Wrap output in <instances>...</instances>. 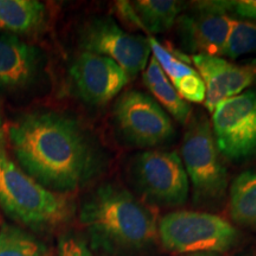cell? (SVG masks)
I'll return each instance as SVG.
<instances>
[{"mask_svg":"<svg viewBox=\"0 0 256 256\" xmlns=\"http://www.w3.org/2000/svg\"><path fill=\"white\" fill-rule=\"evenodd\" d=\"M8 138L19 168L55 194L80 190L107 166L92 133L78 119L58 112L23 115L10 126Z\"/></svg>","mask_w":256,"mask_h":256,"instance_id":"cell-1","label":"cell"},{"mask_svg":"<svg viewBox=\"0 0 256 256\" xmlns=\"http://www.w3.org/2000/svg\"><path fill=\"white\" fill-rule=\"evenodd\" d=\"M80 220L94 244L110 250H139L154 241L156 216L118 185L98 188L82 206Z\"/></svg>","mask_w":256,"mask_h":256,"instance_id":"cell-2","label":"cell"},{"mask_svg":"<svg viewBox=\"0 0 256 256\" xmlns=\"http://www.w3.org/2000/svg\"><path fill=\"white\" fill-rule=\"evenodd\" d=\"M0 206L10 217L34 230H49L72 214L70 200L40 186L0 146Z\"/></svg>","mask_w":256,"mask_h":256,"instance_id":"cell-3","label":"cell"},{"mask_svg":"<svg viewBox=\"0 0 256 256\" xmlns=\"http://www.w3.org/2000/svg\"><path fill=\"white\" fill-rule=\"evenodd\" d=\"M162 247L174 254H218L229 250L238 232L222 217L198 211H176L160 220Z\"/></svg>","mask_w":256,"mask_h":256,"instance_id":"cell-4","label":"cell"},{"mask_svg":"<svg viewBox=\"0 0 256 256\" xmlns=\"http://www.w3.org/2000/svg\"><path fill=\"white\" fill-rule=\"evenodd\" d=\"M182 156L196 200H216L226 194L228 172L220 162L210 120L203 113L188 121Z\"/></svg>","mask_w":256,"mask_h":256,"instance_id":"cell-5","label":"cell"},{"mask_svg":"<svg viewBox=\"0 0 256 256\" xmlns=\"http://www.w3.org/2000/svg\"><path fill=\"white\" fill-rule=\"evenodd\" d=\"M130 176L138 190L156 203L178 206L188 200L190 182L177 152L139 153L130 164Z\"/></svg>","mask_w":256,"mask_h":256,"instance_id":"cell-6","label":"cell"},{"mask_svg":"<svg viewBox=\"0 0 256 256\" xmlns=\"http://www.w3.org/2000/svg\"><path fill=\"white\" fill-rule=\"evenodd\" d=\"M114 121L124 139L138 147L164 145L176 136L166 110L148 95L138 90L126 92L118 98Z\"/></svg>","mask_w":256,"mask_h":256,"instance_id":"cell-7","label":"cell"},{"mask_svg":"<svg viewBox=\"0 0 256 256\" xmlns=\"http://www.w3.org/2000/svg\"><path fill=\"white\" fill-rule=\"evenodd\" d=\"M214 138L224 158L243 162L256 156V90L224 101L214 110Z\"/></svg>","mask_w":256,"mask_h":256,"instance_id":"cell-8","label":"cell"},{"mask_svg":"<svg viewBox=\"0 0 256 256\" xmlns=\"http://www.w3.org/2000/svg\"><path fill=\"white\" fill-rule=\"evenodd\" d=\"M80 43L86 52L114 60L130 78L144 72L151 58L148 40L128 34L110 17L89 22L81 31Z\"/></svg>","mask_w":256,"mask_h":256,"instance_id":"cell-9","label":"cell"},{"mask_svg":"<svg viewBox=\"0 0 256 256\" xmlns=\"http://www.w3.org/2000/svg\"><path fill=\"white\" fill-rule=\"evenodd\" d=\"M229 14L228 2H194L176 24L182 46L194 55L220 57L234 22Z\"/></svg>","mask_w":256,"mask_h":256,"instance_id":"cell-10","label":"cell"},{"mask_svg":"<svg viewBox=\"0 0 256 256\" xmlns=\"http://www.w3.org/2000/svg\"><path fill=\"white\" fill-rule=\"evenodd\" d=\"M76 92L86 104L104 106L126 87L130 78L107 57L83 51L70 68Z\"/></svg>","mask_w":256,"mask_h":256,"instance_id":"cell-11","label":"cell"},{"mask_svg":"<svg viewBox=\"0 0 256 256\" xmlns=\"http://www.w3.org/2000/svg\"><path fill=\"white\" fill-rule=\"evenodd\" d=\"M191 63L206 87V108L210 114L224 101L241 95L255 81L249 66H238L220 56L194 55Z\"/></svg>","mask_w":256,"mask_h":256,"instance_id":"cell-12","label":"cell"},{"mask_svg":"<svg viewBox=\"0 0 256 256\" xmlns=\"http://www.w3.org/2000/svg\"><path fill=\"white\" fill-rule=\"evenodd\" d=\"M43 64L38 48L14 34H0V92L31 87L40 78Z\"/></svg>","mask_w":256,"mask_h":256,"instance_id":"cell-13","label":"cell"},{"mask_svg":"<svg viewBox=\"0 0 256 256\" xmlns=\"http://www.w3.org/2000/svg\"><path fill=\"white\" fill-rule=\"evenodd\" d=\"M147 40L153 57L158 60L159 66L182 98L188 104H204L206 87L200 74L191 66V62H185L177 54H172L156 38L148 37Z\"/></svg>","mask_w":256,"mask_h":256,"instance_id":"cell-14","label":"cell"},{"mask_svg":"<svg viewBox=\"0 0 256 256\" xmlns=\"http://www.w3.org/2000/svg\"><path fill=\"white\" fill-rule=\"evenodd\" d=\"M46 18V6L37 0H0V30L10 34H36Z\"/></svg>","mask_w":256,"mask_h":256,"instance_id":"cell-15","label":"cell"},{"mask_svg":"<svg viewBox=\"0 0 256 256\" xmlns=\"http://www.w3.org/2000/svg\"><path fill=\"white\" fill-rule=\"evenodd\" d=\"M144 82L151 94L158 100L178 122L188 124L191 119L192 108L182 96L178 94L172 83L170 82L164 70L159 66L158 60L151 57L144 72Z\"/></svg>","mask_w":256,"mask_h":256,"instance_id":"cell-16","label":"cell"},{"mask_svg":"<svg viewBox=\"0 0 256 256\" xmlns=\"http://www.w3.org/2000/svg\"><path fill=\"white\" fill-rule=\"evenodd\" d=\"M147 34H158L171 30L186 6L176 0H138L132 2Z\"/></svg>","mask_w":256,"mask_h":256,"instance_id":"cell-17","label":"cell"},{"mask_svg":"<svg viewBox=\"0 0 256 256\" xmlns=\"http://www.w3.org/2000/svg\"><path fill=\"white\" fill-rule=\"evenodd\" d=\"M230 216L240 226L256 229V171L243 172L232 182Z\"/></svg>","mask_w":256,"mask_h":256,"instance_id":"cell-18","label":"cell"},{"mask_svg":"<svg viewBox=\"0 0 256 256\" xmlns=\"http://www.w3.org/2000/svg\"><path fill=\"white\" fill-rule=\"evenodd\" d=\"M46 248L36 238L14 226L0 230V256H44Z\"/></svg>","mask_w":256,"mask_h":256,"instance_id":"cell-19","label":"cell"},{"mask_svg":"<svg viewBox=\"0 0 256 256\" xmlns=\"http://www.w3.org/2000/svg\"><path fill=\"white\" fill-rule=\"evenodd\" d=\"M256 54V23L234 19L226 46L220 56L236 60Z\"/></svg>","mask_w":256,"mask_h":256,"instance_id":"cell-20","label":"cell"},{"mask_svg":"<svg viewBox=\"0 0 256 256\" xmlns=\"http://www.w3.org/2000/svg\"><path fill=\"white\" fill-rule=\"evenodd\" d=\"M56 256H92L87 243L82 240L64 238L60 241L58 252Z\"/></svg>","mask_w":256,"mask_h":256,"instance_id":"cell-21","label":"cell"},{"mask_svg":"<svg viewBox=\"0 0 256 256\" xmlns=\"http://www.w3.org/2000/svg\"><path fill=\"white\" fill-rule=\"evenodd\" d=\"M229 12H232L242 19L256 20V0H238L228 2Z\"/></svg>","mask_w":256,"mask_h":256,"instance_id":"cell-22","label":"cell"},{"mask_svg":"<svg viewBox=\"0 0 256 256\" xmlns=\"http://www.w3.org/2000/svg\"><path fill=\"white\" fill-rule=\"evenodd\" d=\"M115 8H116L118 14L122 18V20L126 24H130V26L139 28V30L144 31V26L140 20L139 16L136 14V10H134L132 2H118L115 4Z\"/></svg>","mask_w":256,"mask_h":256,"instance_id":"cell-23","label":"cell"},{"mask_svg":"<svg viewBox=\"0 0 256 256\" xmlns=\"http://www.w3.org/2000/svg\"><path fill=\"white\" fill-rule=\"evenodd\" d=\"M5 142V128H4V119H2V112H0V146H4Z\"/></svg>","mask_w":256,"mask_h":256,"instance_id":"cell-24","label":"cell"},{"mask_svg":"<svg viewBox=\"0 0 256 256\" xmlns=\"http://www.w3.org/2000/svg\"><path fill=\"white\" fill-rule=\"evenodd\" d=\"M249 66L252 69V72H254V75H255V80H256V60H252V62L249 64Z\"/></svg>","mask_w":256,"mask_h":256,"instance_id":"cell-25","label":"cell"},{"mask_svg":"<svg viewBox=\"0 0 256 256\" xmlns=\"http://www.w3.org/2000/svg\"><path fill=\"white\" fill-rule=\"evenodd\" d=\"M188 256H218L217 254H192Z\"/></svg>","mask_w":256,"mask_h":256,"instance_id":"cell-26","label":"cell"}]
</instances>
